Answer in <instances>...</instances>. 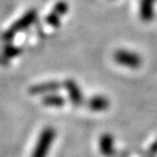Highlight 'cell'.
I'll list each match as a JSON object with an SVG mask.
<instances>
[{
	"mask_svg": "<svg viewBox=\"0 0 157 157\" xmlns=\"http://www.w3.org/2000/svg\"><path fill=\"white\" fill-rule=\"evenodd\" d=\"M56 139V130L52 127L44 128L39 134L37 142L31 157H47L50 151V146Z\"/></svg>",
	"mask_w": 157,
	"mask_h": 157,
	"instance_id": "6da1fadb",
	"label": "cell"
},
{
	"mask_svg": "<svg viewBox=\"0 0 157 157\" xmlns=\"http://www.w3.org/2000/svg\"><path fill=\"white\" fill-rule=\"evenodd\" d=\"M113 59L118 64L127 68L136 69L142 64V58L137 54L127 49H118L113 54Z\"/></svg>",
	"mask_w": 157,
	"mask_h": 157,
	"instance_id": "7a4b0ae2",
	"label": "cell"
},
{
	"mask_svg": "<svg viewBox=\"0 0 157 157\" xmlns=\"http://www.w3.org/2000/svg\"><path fill=\"white\" fill-rule=\"evenodd\" d=\"M36 17H37L36 10H29V12L25 13L21 19L17 20V22L12 25L11 29H8L7 32L5 33V35H3V39H6V40H8V42L11 40L17 32H21V31H23V29H27L29 25H32L33 23L35 22Z\"/></svg>",
	"mask_w": 157,
	"mask_h": 157,
	"instance_id": "3957f363",
	"label": "cell"
},
{
	"mask_svg": "<svg viewBox=\"0 0 157 157\" xmlns=\"http://www.w3.org/2000/svg\"><path fill=\"white\" fill-rule=\"evenodd\" d=\"M63 86L69 94V99L74 106H80L83 103V95H82L81 90L75 83V81H73L72 78H69L64 81Z\"/></svg>",
	"mask_w": 157,
	"mask_h": 157,
	"instance_id": "277c9868",
	"label": "cell"
},
{
	"mask_svg": "<svg viewBox=\"0 0 157 157\" xmlns=\"http://www.w3.org/2000/svg\"><path fill=\"white\" fill-rule=\"evenodd\" d=\"M61 87V84L57 81H49L45 82V83H39L36 85H33L29 88V93L34 94V95H38V94H50L57 92L59 88Z\"/></svg>",
	"mask_w": 157,
	"mask_h": 157,
	"instance_id": "5b68a950",
	"label": "cell"
},
{
	"mask_svg": "<svg viewBox=\"0 0 157 157\" xmlns=\"http://www.w3.org/2000/svg\"><path fill=\"white\" fill-rule=\"evenodd\" d=\"M99 151L104 156H111L115 152V140L111 134L105 133L99 139Z\"/></svg>",
	"mask_w": 157,
	"mask_h": 157,
	"instance_id": "8992f818",
	"label": "cell"
},
{
	"mask_svg": "<svg viewBox=\"0 0 157 157\" xmlns=\"http://www.w3.org/2000/svg\"><path fill=\"white\" fill-rule=\"evenodd\" d=\"M88 108L93 111H104L109 108V101L108 98L101 95H96L90 98L87 103Z\"/></svg>",
	"mask_w": 157,
	"mask_h": 157,
	"instance_id": "52a82bcc",
	"label": "cell"
},
{
	"mask_svg": "<svg viewBox=\"0 0 157 157\" xmlns=\"http://www.w3.org/2000/svg\"><path fill=\"white\" fill-rule=\"evenodd\" d=\"M154 3L155 0H141L140 15L143 21H151L154 17Z\"/></svg>",
	"mask_w": 157,
	"mask_h": 157,
	"instance_id": "ba28073f",
	"label": "cell"
},
{
	"mask_svg": "<svg viewBox=\"0 0 157 157\" xmlns=\"http://www.w3.org/2000/svg\"><path fill=\"white\" fill-rule=\"evenodd\" d=\"M43 104L47 107L60 108L66 104V99L62 96L57 95V94H47L42 99Z\"/></svg>",
	"mask_w": 157,
	"mask_h": 157,
	"instance_id": "9c48e42d",
	"label": "cell"
},
{
	"mask_svg": "<svg viewBox=\"0 0 157 157\" xmlns=\"http://www.w3.org/2000/svg\"><path fill=\"white\" fill-rule=\"evenodd\" d=\"M69 10V6L66 1L61 0V1H58V2L55 5L54 9H52V12H55L56 14H58L59 17H63Z\"/></svg>",
	"mask_w": 157,
	"mask_h": 157,
	"instance_id": "30bf717a",
	"label": "cell"
},
{
	"mask_svg": "<svg viewBox=\"0 0 157 157\" xmlns=\"http://www.w3.org/2000/svg\"><path fill=\"white\" fill-rule=\"evenodd\" d=\"M46 23L48 25H50L52 27H57L60 26V23H61V17H59L58 14H56L55 12H50L48 15L46 17Z\"/></svg>",
	"mask_w": 157,
	"mask_h": 157,
	"instance_id": "8fae6325",
	"label": "cell"
},
{
	"mask_svg": "<svg viewBox=\"0 0 157 157\" xmlns=\"http://www.w3.org/2000/svg\"><path fill=\"white\" fill-rule=\"evenodd\" d=\"M19 52H20V49L10 46L9 48L6 50V55H7L8 57H13V56H17V55L19 54Z\"/></svg>",
	"mask_w": 157,
	"mask_h": 157,
	"instance_id": "7c38bea8",
	"label": "cell"
},
{
	"mask_svg": "<svg viewBox=\"0 0 157 157\" xmlns=\"http://www.w3.org/2000/svg\"><path fill=\"white\" fill-rule=\"evenodd\" d=\"M150 153L151 154H156L157 153V140L152 144V146L150 147Z\"/></svg>",
	"mask_w": 157,
	"mask_h": 157,
	"instance_id": "4fadbf2b",
	"label": "cell"
}]
</instances>
